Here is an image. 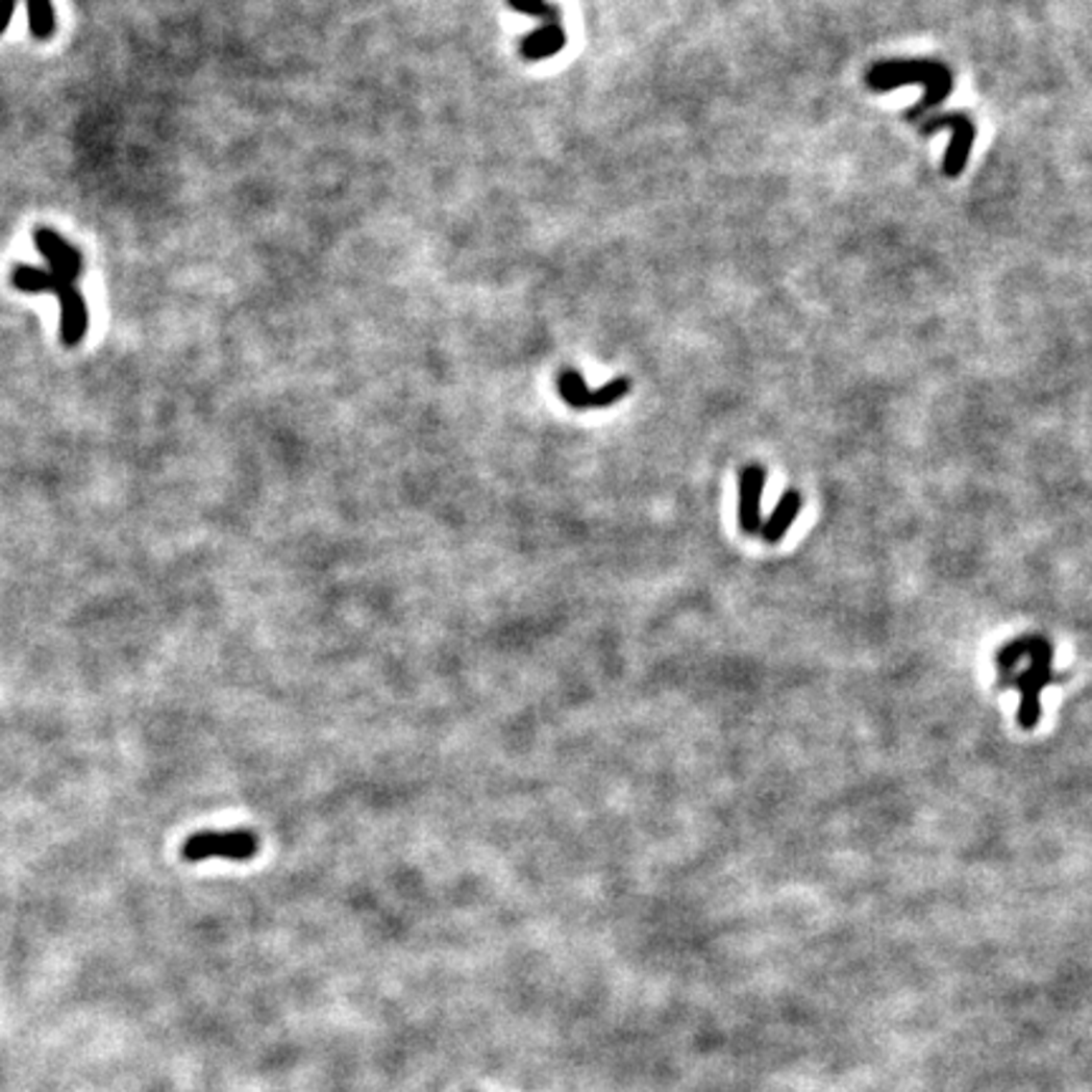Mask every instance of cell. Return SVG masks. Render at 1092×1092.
I'll list each match as a JSON object with an SVG mask.
<instances>
[{
    "mask_svg": "<svg viewBox=\"0 0 1092 1092\" xmlns=\"http://www.w3.org/2000/svg\"><path fill=\"white\" fill-rule=\"evenodd\" d=\"M14 289L23 294H53L58 299V312H61V324H58V337L67 347H76L86 337L89 329V308L86 299L74 281L56 276L49 269L39 266L18 264L10 273Z\"/></svg>",
    "mask_w": 1092,
    "mask_h": 1092,
    "instance_id": "6da1fadb",
    "label": "cell"
},
{
    "mask_svg": "<svg viewBox=\"0 0 1092 1092\" xmlns=\"http://www.w3.org/2000/svg\"><path fill=\"white\" fill-rule=\"evenodd\" d=\"M868 86L872 92H890V89L921 84L925 86L923 102L908 111V120H918L923 111L939 106L953 92V74L946 64L916 58V61H880L868 71Z\"/></svg>",
    "mask_w": 1092,
    "mask_h": 1092,
    "instance_id": "7a4b0ae2",
    "label": "cell"
},
{
    "mask_svg": "<svg viewBox=\"0 0 1092 1092\" xmlns=\"http://www.w3.org/2000/svg\"><path fill=\"white\" fill-rule=\"evenodd\" d=\"M1024 643H1026V655H1029L1032 666L1026 668L1022 675H1017L1014 682H1017L1019 691H1022L1019 726L1029 731V728L1037 726V721H1040V716H1042L1040 696H1042L1044 686L1052 682L1054 650L1044 638H1024Z\"/></svg>",
    "mask_w": 1092,
    "mask_h": 1092,
    "instance_id": "3957f363",
    "label": "cell"
},
{
    "mask_svg": "<svg viewBox=\"0 0 1092 1092\" xmlns=\"http://www.w3.org/2000/svg\"><path fill=\"white\" fill-rule=\"evenodd\" d=\"M258 852V837L248 829H233V833H198L188 837L185 845H182V858L188 863H203L210 858H223V860H243L256 858Z\"/></svg>",
    "mask_w": 1092,
    "mask_h": 1092,
    "instance_id": "277c9868",
    "label": "cell"
},
{
    "mask_svg": "<svg viewBox=\"0 0 1092 1092\" xmlns=\"http://www.w3.org/2000/svg\"><path fill=\"white\" fill-rule=\"evenodd\" d=\"M556 390H560V397H562L564 402H567L569 407H574V409H604V407H613L615 402L622 400V397L630 395L632 379L630 377H617V379H613V382L604 384V388L590 390V388H587L585 377H581L579 372L567 370V372H562V375H560Z\"/></svg>",
    "mask_w": 1092,
    "mask_h": 1092,
    "instance_id": "5b68a950",
    "label": "cell"
},
{
    "mask_svg": "<svg viewBox=\"0 0 1092 1092\" xmlns=\"http://www.w3.org/2000/svg\"><path fill=\"white\" fill-rule=\"evenodd\" d=\"M939 129H951V145L946 150V159H943V175L946 177H959L964 172L966 163H969V154L976 140V124L969 115L964 111H955V115H943L934 117V120L921 124V134H934Z\"/></svg>",
    "mask_w": 1092,
    "mask_h": 1092,
    "instance_id": "8992f818",
    "label": "cell"
},
{
    "mask_svg": "<svg viewBox=\"0 0 1092 1092\" xmlns=\"http://www.w3.org/2000/svg\"><path fill=\"white\" fill-rule=\"evenodd\" d=\"M33 243H35V251L49 260L51 273H56V276L76 283V278H79L81 271H84V260H81V253L76 251V248L71 246L67 239H61V235L51 228H35Z\"/></svg>",
    "mask_w": 1092,
    "mask_h": 1092,
    "instance_id": "52a82bcc",
    "label": "cell"
},
{
    "mask_svg": "<svg viewBox=\"0 0 1092 1092\" xmlns=\"http://www.w3.org/2000/svg\"><path fill=\"white\" fill-rule=\"evenodd\" d=\"M767 473L762 466H746L739 480V524L744 533L762 531V494Z\"/></svg>",
    "mask_w": 1092,
    "mask_h": 1092,
    "instance_id": "ba28073f",
    "label": "cell"
},
{
    "mask_svg": "<svg viewBox=\"0 0 1092 1092\" xmlns=\"http://www.w3.org/2000/svg\"><path fill=\"white\" fill-rule=\"evenodd\" d=\"M567 46V33L562 23H549V26L537 28V31L521 39V56L526 61H542V58L556 56Z\"/></svg>",
    "mask_w": 1092,
    "mask_h": 1092,
    "instance_id": "9c48e42d",
    "label": "cell"
},
{
    "mask_svg": "<svg viewBox=\"0 0 1092 1092\" xmlns=\"http://www.w3.org/2000/svg\"><path fill=\"white\" fill-rule=\"evenodd\" d=\"M799 512H802V496H799L797 491H787V494L779 498L774 512H771L767 524H762V531L759 533H762L764 542L771 546L779 544L789 533V529H792L794 521H797Z\"/></svg>",
    "mask_w": 1092,
    "mask_h": 1092,
    "instance_id": "30bf717a",
    "label": "cell"
},
{
    "mask_svg": "<svg viewBox=\"0 0 1092 1092\" xmlns=\"http://www.w3.org/2000/svg\"><path fill=\"white\" fill-rule=\"evenodd\" d=\"M28 8V31L35 41H49L56 31V16H53L51 0H26Z\"/></svg>",
    "mask_w": 1092,
    "mask_h": 1092,
    "instance_id": "8fae6325",
    "label": "cell"
},
{
    "mask_svg": "<svg viewBox=\"0 0 1092 1092\" xmlns=\"http://www.w3.org/2000/svg\"><path fill=\"white\" fill-rule=\"evenodd\" d=\"M508 5L524 16L542 18L544 26H549V23H560V8L551 5L549 0H508Z\"/></svg>",
    "mask_w": 1092,
    "mask_h": 1092,
    "instance_id": "7c38bea8",
    "label": "cell"
},
{
    "mask_svg": "<svg viewBox=\"0 0 1092 1092\" xmlns=\"http://www.w3.org/2000/svg\"><path fill=\"white\" fill-rule=\"evenodd\" d=\"M18 0H0V35L8 31L10 21H14Z\"/></svg>",
    "mask_w": 1092,
    "mask_h": 1092,
    "instance_id": "4fadbf2b",
    "label": "cell"
}]
</instances>
